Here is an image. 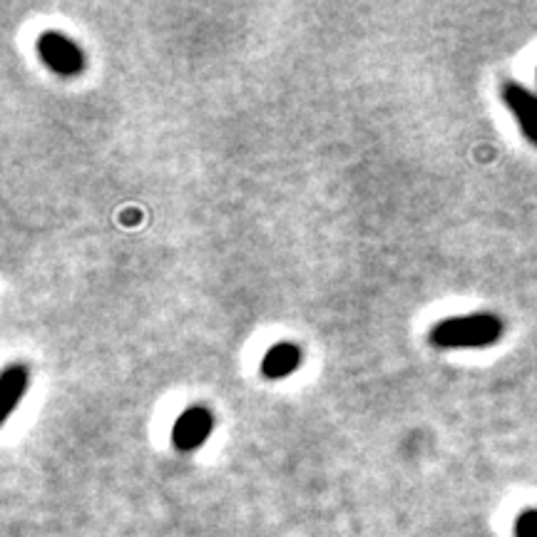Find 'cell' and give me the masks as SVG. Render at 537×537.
Segmentation results:
<instances>
[{"label": "cell", "instance_id": "cell-3", "mask_svg": "<svg viewBox=\"0 0 537 537\" xmlns=\"http://www.w3.org/2000/svg\"><path fill=\"white\" fill-rule=\"evenodd\" d=\"M214 431V413L204 406H189L172 426V446L179 453H194L209 441Z\"/></svg>", "mask_w": 537, "mask_h": 537}, {"label": "cell", "instance_id": "cell-1", "mask_svg": "<svg viewBox=\"0 0 537 537\" xmlns=\"http://www.w3.org/2000/svg\"><path fill=\"white\" fill-rule=\"evenodd\" d=\"M505 334V324L500 316L478 311V314L448 316L438 321L428 331V344L441 351H468V349H490L498 344Z\"/></svg>", "mask_w": 537, "mask_h": 537}, {"label": "cell", "instance_id": "cell-7", "mask_svg": "<svg viewBox=\"0 0 537 537\" xmlns=\"http://www.w3.org/2000/svg\"><path fill=\"white\" fill-rule=\"evenodd\" d=\"M513 535L515 537H537V508L525 510V513L518 515L513 525Z\"/></svg>", "mask_w": 537, "mask_h": 537}, {"label": "cell", "instance_id": "cell-2", "mask_svg": "<svg viewBox=\"0 0 537 537\" xmlns=\"http://www.w3.org/2000/svg\"><path fill=\"white\" fill-rule=\"evenodd\" d=\"M35 50H38L40 63L58 78H78L85 73V50L58 30L40 33Z\"/></svg>", "mask_w": 537, "mask_h": 537}, {"label": "cell", "instance_id": "cell-6", "mask_svg": "<svg viewBox=\"0 0 537 537\" xmlns=\"http://www.w3.org/2000/svg\"><path fill=\"white\" fill-rule=\"evenodd\" d=\"M30 386V371L23 363H10L0 373V401H3V421L13 416L15 408L23 403Z\"/></svg>", "mask_w": 537, "mask_h": 537}, {"label": "cell", "instance_id": "cell-5", "mask_svg": "<svg viewBox=\"0 0 537 537\" xmlns=\"http://www.w3.org/2000/svg\"><path fill=\"white\" fill-rule=\"evenodd\" d=\"M304 363V351L291 341L274 344L262 358V376L267 381H284L291 373H296Z\"/></svg>", "mask_w": 537, "mask_h": 537}, {"label": "cell", "instance_id": "cell-4", "mask_svg": "<svg viewBox=\"0 0 537 537\" xmlns=\"http://www.w3.org/2000/svg\"><path fill=\"white\" fill-rule=\"evenodd\" d=\"M500 97H503L505 107H508V112L513 115V120L518 122L525 140L537 147V92L515 83V80H505V83L500 85Z\"/></svg>", "mask_w": 537, "mask_h": 537}]
</instances>
